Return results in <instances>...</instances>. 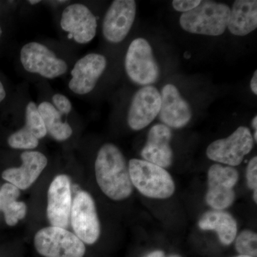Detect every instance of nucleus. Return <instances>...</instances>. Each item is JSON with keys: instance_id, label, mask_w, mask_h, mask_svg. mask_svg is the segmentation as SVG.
<instances>
[{"instance_id": "nucleus-34", "label": "nucleus", "mask_w": 257, "mask_h": 257, "mask_svg": "<svg viewBox=\"0 0 257 257\" xmlns=\"http://www.w3.org/2000/svg\"><path fill=\"white\" fill-rule=\"evenodd\" d=\"M234 257H251V256H243V255H239V256H234Z\"/></svg>"}, {"instance_id": "nucleus-33", "label": "nucleus", "mask_w": 257, "mask_h": 257, "mask_svg": "<svg viewBox=\"0 0 257 257\" xmlns=\"http://www.w3.org/2000/svg\"><path fill=\"white\" fill-rule=\"evenodd\" d=\"M2 34H3V30H2L1 27H0V37L2 36Z\"/></svg>"}, {"instance_id": "nucleus-4", "label": "nucleus", "mask_w": 257, "mask_h": 257, "mask_svg": "<svg viewBox=\"0 0 257 257\" xmlns=\"http://www.w3.org/2000/svg\"><path fill=\"white\" fill-rule=\"evenodd\" d=\"M35 248L45 257H83L86 248L73 233L63 228L49 226L35 234Z\"/></svg>"}, {"instance_id": "nucleus-2", "label": "nucleus", "mask_w": 257, "mask_h": 257, "mask_svg": "<svg viewBox=\"0 0 257 257\" xmlns=\"http://www.w3.org/2000/svg\"><path fill=\"white\" fill-rule=\"evenodd\" d=\"M231 9L224 3L201 1L200 4L179 18L186 32L208 36H219L227 28Z\"/></svg>"}, {"instance_id": "nucleus-27", "label": "nucleus", "mask_w": 257, "mask_h": 257, "mask_svg": "<svg viewBox=\"0 0 257 257\" xmlns=\"http://www.w3.org/2000/svg\"><path fill=\"white\" fill-rule=\"evenodd\" d=\"M201 0H175L172 2V6L176 11L181 13H188L200 4Z\"/></svg>"}, {"instance_id": "nucleus-31", "label": "nucleus", "mask_w": 257, "mask_h": 257, "mask_svg": "<svg viewBox=\"0 0 257 257\" xmlns=\"http://www.w3.org/2000/svg\"><path fill=\"white\" fill-rule=\"evenodd\" d=\"M251 125H252V127L253 130H255V131H257V116H255L253 118L252 123H251Z\"/></svg>"}, {"instance_id": "nucleus-19", "label": "nucleus", "mask_w": 257, "mask_h": 257, "mask_svg": "<svg viewBox=\"0 0 257 257\" xmlns=\"http://www.w3.org/2000/svg\"><path fill=\"white\" fill-rule=\"evenodd\" d=\"M202 230H214L224 245L231 244L236 239L237 223L232 216L221 210L209 211L203 214L199 221Z\"/></svg>"}, {"instance_id": "nucleus-28", "label": "nucleus", "mask_w": 257, "mask_h": 257, "mask_svg": "<svg viewBox=\"0 0 257 257\" xmlns=\"http://www.w3.org/2000/svg\"><path fill=\"white\" fill-rule=\"evenodd\" d=\"M251 91L254 94H257V71H255L252 77V79L251 80Z\"/></svg>"}, {"instance_id": "nucleus-32", "label": "nucleus", "mask_w": 257, "mask_h": 257, "mask_svg": "<svg viewBox=\"0 0 257 257\" xmlns=\"http://www.w3.org/2000/svg\"><path fill=\"white\" fill-rule=\"evenodd\" d=\"M39 3H40V0H30V1H29V3L31 5H36Z\"/></svg>"}, {"instance_id": "nucleus-6", "label": "nucleus", "mask_w": 257, "mask_h": 257, "mask_svg": "<svg viewBox=\"0 0 257 257\" xmlns=\"http://www.w3.org/2000/svg\"><path fill=\"white\" fill-rule=\"evenodd\" d=\"M253 143L250 130L240 126L227 138L216 140L209 145L207 155L214 162L235 167L239 165L244 157L251 151Z\"/></svg>"}, {"instance_id": "nucleus-1", "label": "nucleus", "mask_w": 257, "mask_h": 257, "mask_svg": "<svg viewBox=\"0 0 257 257\" xmlns=\"http://www.w3.org/2000/svg\"><path fill=\"white\" fill-rule=\"evenodd\" d=\"M95 174L101 191L112 200H124L133 193V185L126 160L114 145L106 144L98 152Z\"/></svg>"}, {"instance_id": "nucleus-23", "label": "nucleus", "mask_w": 257, "mask_h": 257, "mask_svg": "<svg viewBox=\"0 0 257 257\" xmlns=\"http://www.w3.org/2000/svg\"><path fill=\"white\" fill-rule=\"evenodd\" d=\"M8 142L12 148L18 150H32L39 145V140L25 126L10 135Z\"/></svg>"}, {"instance_id": "nucleus-24", "label": "nucleus", "mask_w": 257, "mask_h": 257, "mask_svg": "<svg viewBox=\"0 0 257 257\" xmlns=\"http://www.w3.org/2000/svg\"><path fill=\"white\" fill-rule=\"evenodd\" d=\"M257 235L250 230L243 231L236 239V251L241 255L251 257L257 256Z\"/></svg>"}, {"instance_id": "nucleus-13", "label": "nucleus", "mask_w": 257, "mask_h": 257, "mask_svg": "<svg viewBox=\"0 0 257 257\" xmlns=\"http://www.w3.org/2000/svg\"><path fill=\"white\" fill-rule=\"evenodd\" d=\"M161 94L153 86H145L133 96L128 109L127 122L133 130H143L151 124L160 113Z\"/></svg>"}, {"instance_id": "nucleus-10", "label": "nucleus", "mask_w": 257, "mask_h": 257, "mask_svg": "<svg viewBox=\"0 0 257 257\" xmlns=\"http://www.w3.org/2000/svg\"><path fill=\"white\" fill-rule=\"evenodd\" d=\"M47 218L52 226L67 229L72 209L70 179L67 175L57 176L47 194Z\"/></svg>"}, {"instance_id": "nucleus-20", "label": "nucleus", "mask_w": 257, "mask_h": 257, "mask_svg": "<svg viewBox=\"0 0 257 257\" xmlns=\"http://www.w3.org/2000/svg\"><path fill=\"white\" fill-rule=\"evenodd\" d=\"M20 194V189L10 183L5 184L0 189V210L4 212L9 226H15L26 215V204L17 201Z\"/></svg>"}, {"instance_id": "nucleus-18", "label": "nucleus", "mask_w": 257, "mask_h": 257, "mask_svg": "<svg viewBox=\"0 0 257 257\" xmlns=\"http://www.w3.org/2000/svg\"><path fill=\"white\" fill-rule=\"evenodd\" d=\"M227 28L236 36H246L257 28V1L236 0L231 10Z\"/></svg>"}, {"instance_id": "nucleus-11", "label": "nucleus", "mask_w": 257, "mask_h": 257, "mask_svg": "<svg viewBox=\"0 0 257 257\" xmlns=\"http://www.w3.org/2000/svg\"><path fill=\"white\" fill-rule=\"evenodd\" d=\"M137 4L133 0H115L106 12L102 24L104 38L119 43L127 36L136 17Z\"/></svg>"}, {"instance_id": "nucleus-21", "label": "nucleus", "mask_w": 257, "mask_h": 257, "mask_svg": "<svg viewBox=\"0 0 257 257\" xmlns=\"http://www.w3.org/2000/svg\"><path fill=\"white\" fill-rule=\"evenodd\" d=\"M37 108L45 123L47 133L52 138L57 141H64L72 136V127L68 123L62 121V114L53 104L43 101Z\"/></svg>"}, {"instance_id": "nucleus-7", "label": "nucleus", "mask_w": 257, "mask_h": 257, "mask_svg": "<svg viewBox=\"0 0 257 257\" xmlns=\"http://www.w3.org/2000/svg\"><path fill=\"white\" fill-rule=\"evenodd\" d=\"M70 220L74 234L83 243L92 244L99 239L100 224L95 204L89 193H77L72 202Z\"/></svg>"}, {"instance_id": "nucleus-26", "label": "nucleus", "mask_w": 257, "mask_h": 257, "mask_svg": "<svg viewBox=\"0 0 257 257\" xmlns=\"http://www.w3.org/2000/svg\"><path fill=\"white\" fill-rule=\"evenodd\" d=\"M52 101H53L55 107L57 109L61 114H67L72 110V104L69 100L67 96L61 94H56L52 96Z\"/></svg>"}, {"instance_id": "nucleus-12", "label": "nucleus", "mask_w": 257, "mask_h": 257, "mask_svg": "<svg viewBox=\"0 0 257 257\" xmlns=\"http://www.w3.org/2000/svg\"><path fill=\"white\" fill-rule=\"evenodd\" d=\"M61 28L67 32L69 39L79 44H87L95 37L96 18L85 5L72 4L64 10L60 22Z\"/></svg>"}, {"instance_id": "nucleus-14", "label": "nucleus", "mask_w": 257, "mask_h": 257, "mask_svg": "<svg viewBox=\"0 0 257 257\" xmlns=\"http://www.w3.org/2000/svg\"><path fill=\"white\" fill-rule=\"evenodd\" d=\"M106 67V59L99 54H89L77 61L71 72V91L77 94L92 92Z\"/></svg>"}, {"instance_id": "nucleus-29", "label": "nucleus", "mask_w": 257, "mask_h": 257, "mask_svg": "<svg viewBox=\"0 0 257 257\" xmlns=\"http://www.w3.org/2000/svg\"><path fill=\"white\" fill-rule=\"evenodd\" d=\"M144 257H165V253L162 251H155Z\"/></svg>"}, {"instance_id": "nucleus-30", "label": "nucleus", "mask_w": 257, "mask_h": 257, "mask_svg": "<svg viewBox=\"0 0 257 257\" xmlns=\"http://www.w3.org/2000/svg\"><path fill=\"white\" fill-rule=\"evenodd\" d=\"M5 96H6V92H5L4 86L3 83L0 82V103L4 100Z\"/></svg>"}, {"instance_id": "nucleus-8", "label": "nucleus", "mask_w": 257, "mask_h": 257, "mask_svg": "<svg viewBox=\"0 0 257 257\" xmlns=\"http://www.w3.org/2000/svg\"><path fill=\"white\" fill-rule=\"evenodd\" d=\"M239 179L237 170L232 167L211 166L208 172V191L206 201L214 210L229 207L235 199L234 186Z\"/></svg>"}, {"instance_id": "nucleus-25", "label": "nucleus", "mask_w": 257, "mask_h": 257, "mask_svg": "<svg viewBox=\"0 0 257 257\" xmlns=\"http://www.w3.org/2000/svg\"><path fill=\"white\" fill-rule=\"evenodd\" d=\"M246 182L248 188L257 192V157H254L248 162L246 169Z\"/></svg>"}, {"instance_id": "nucleus-15", "label": "nucleus", "mask_w": 257, "mask_h": 257, "mask_svg": "<svg viewBox=\"0 0 257 257\" xmlns=\"http://www.w3.org/2000/svg\"><path fill=\"white\" fill-rule=\"evenodd\" d=\"M161 108L159 116L163 124L179 128L188 124L192 109L182 98L178 89L172 84H166L161 92Z\"/></svg>"}, {"instance_id": "nucleus-17", "label": "nucleus", "mask_w": 257, "mask_h": 257, "mask_svg": "<svg viewBox=\"0 0 257 257\" xmlns=\"http://www.w3.org/2000/svg\"><path fill=\"white\" fill-rule=\"evenodd\" d=\"M23 165L3 172L2 177L19 189H27L40 177L47 165V157L40 152L28 151L21 155Z\"/></svg>"}, {"instance_id": "nucleus-16", "label": "nucleus", "mask_w": 257, "mask_h": 257, "mask_svg": "<svg viewBox=\"0 0 257 257\" xmlns=\"http://www.w3.org/2000/svg\"><path fill=\"white\" fill-rule=\"evenodd\" d=\"M172 132L163 124L155 125L150 128L146 145L141 152L144 160L162 167H170L173 160V152L170 147Z\"/></svg>"}, {"instance_id": "nucleus-35", "label": "nucleus", "mask_w": 257, "mask_h": 257, "mask_svg": "<svg viewBox=\"0 0 257 257\" xmlns=\"http://www.w3.org/2000/svg\"><path fill=\"white\" fill-rule=\"evenodd\" d=\"M171 257H179V256H172Z\"/></svg>"}, {"instance_id": "nucleus-9", "label": "nucleus", "mask_w": 257, "mask_h": 257, "mask_svg": "<svg viewBox=\"0 0 257 257\" xmlns=\"http://www.w3.org/2000/svg\"><path fill=\"white\" fill-rule=\"evenodd\" d=\"M20 60L24 68L47 79L62 75L68 69L65 61L58 58L48 47L38 42H30L22 48Z\"/></svg>"}, {"instance_id": "nucleus-22", "label": "nucleus", "mask_w": 257, "mask_h": 257, "mask_svg": "<svg viewBox=\"0 0 257 257\" xmlns=\"http://www.w3.org/2000/svg\"><path fill=\"white\" fill-rule=\"evenodd\" d=\"M25 121V127L28 128L37 140H40L46 136L47 133L45 123L39 112L37 104L34 101H30L26 106Z\"/></svg>"}, {"instance_id": "nucleus-3", "label": "nucleus", "mask_w": 257, "mask_h": 257, "mask_svg": "<svg viewBox=\"0 0 257 257\" xmlns=\"http://www.w3.org/2000/svg\"><path fill=\"white\" fill-rule=\"evenodd\" d=\"M128 168L133 185L145 197L165 199L173 195L175 182L165 169L138 159L130 160Z\"/></svg>"}, {"instance_id": "nucleus-5", "label": "nucleus", "mask_w": 257, "mask_h": 257, "mask_svg": "<svg viewBox=\"0 0 257 257\" xmlns=\"http://www.w3.org/2000/svg\"><path fill=\"white\" fill-rule=\"evenodd\" d=\"M125 70L133 82L150 86L158 80L160 68L150 43L144 38L132 42L125 57Z\"/></svg>"}]
</instances>
